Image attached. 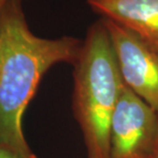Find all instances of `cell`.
Returning <instances> with one entry per match:
<instances>
[{"label": "cell", "instance_id": "cell-8", "mask_svg": "<svg viewBox=\"0 0 158 158\" xmlns=\"http://www.w3.org/2000/svg\"><path fill=\"white\" fill-rule=\"evenodd\" d=\"M156 158H158V153H157V157H156Z\"/></svg>", "mask_w": 158, "mask_h": 158}, {"label": "cell", "instance_id": "cell-6", "mask_svg": "<svg viewBox=\"0 0 158 158\" xmlns=\"http://www.w3.org/2000/svg\"><path fill=\"white\" fill-rule=\"evenodd\" d=\"M0 158H24L5 145L0 144Z\"/></svg>", "mask_w": 158, "mask_h": 158}, {"label": "cell", "instance_id": "cell-7", "mask_svg": "<svg viewBox=\"0 0 158 158\" xmlns=\"http://www.w3.org/2000/svg\"><path fill=\"white\" fill-rule=\"evenodd\" d=\"M7 1H8V0H0V14H1V10H2L3 6L5 5V3Z\"/></svg>", "mask_w": 158, "mask_h": 158}, {"label": "cell", "instance_id": "cell-5", "mask_svg": "<svg viewBox=\"0 0 158 158\" xmlns=\"http://www.w3.org/2000/svg\"><path fill=\"white\" fill-rule=\"evenodd\" d=\"M105 19L114 21L158 49V0H87Z\"/></svg>", "mask_w": 158, "mask_h": 158}, {"label": "cell", "instance_id": "cell-3", "mask_svg": "<svg viewBox=\"0 0 158 158\" xmlns=\"http://www.w3.org/2000/svg\"><path fill=\"white\" fill-rule=\"evenodd\" d=\"M158 111L122 88L110 123L108 158H156Z\"/></svg>", "mask_w": 158, "mask_h": 158}, {"label": "cell", "instance_id": "cell-2", "mask_svg": "<svg viewBox=\"0 0 158 158\" xmlns=\"http://www.w3.org/2000/svg\"><path fill=\"white\" fill-rule=\"evenodd\" d=\"M74 64L73 111L87 158H108L110 123L125 84L103 21L88 31Z\"/></svg>", "mask_w": 158, "mask_h": 158}, {"label": "cell", "instance_id": "cell-4", "mask_svg": "<svg viewBox=\"0 0 158 158\" xmlns=\"http://www.w3.org/2000/svg\"><path fill=\"white\" fill-rule=\"evenodd\" d=\"M123 82L158 111V49L127 28L104 19Z\"/></svg>", "mask_w": 158, "mask_h": 158}, {"label": "cell", "instance_id": "cell-1", "mask_svg": "<svg viewBox=\"0 0 158 158\" xmlns=\"http://www.w3.org/2000/svg\"><path fill=\"white\" fill-rule=\"evenodd\" d=\"M80 48L73 37L36 36L20 0L5 3L0 14V144L24 158H36L22 128L24 113L43 75L59 63H75Z\"/></svg>", "mask_w": 158, "mask_h": 158}]
</instances>
